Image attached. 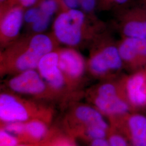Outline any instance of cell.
<instances>
[{
	"mask_svg": "<svg viewBox=\"0 0 146 146\" xmlns=\"http://www.w3.org/2000/svg\"><path fill=\"white\" fill-rule=\"evenodd\" d=\"M129 16L131 20L125 23L123 29L125 36L146 39V8H134Z\"/></svg>",
	"mask_w": 146,
	"mask_h": 146,
	"instance_id": "cell-10",
	"label": "cell"
},
{
	"mask_svg": "<svg viewBox=\"0 0 146 146\" xmlns=\"http://www.w3.org/2000/svg\"><path fill=\"white\" fill-rule=\"evenodd\" d=\"M58 5L56 0H44L39 8L42 14L52 17L57 11Z\"/></svg>",
	"mask_w": 146,
	"mask_h": 146,
	"instance_id": "cell-17",
	"label": "cell"
},
{
	"mask_svg": "<svg viewBox=\"0 0 146 146\" xmlns=\"http://www.w3.org/2000/svg\"><path fill=\"white\" fill-rule=\"evenodd\" d=\"M41 58L31 47L29 37L16 40L1 52V73L16 74L36 69Z\"/></svg>",
	"mask_w": 146,
	"mask_h": 146,
	"instance_id": "cell-1",
	"label": "cell"
},
{
	"mask_svg": "<svg viewBox=\"0 0 146 146\" xmlns=\"http://www.w3.org/2000/svg\"><path fill=\"white\" fill-rule=\"evenodd\" d=\"M63 1L69 9H77L80 4V0H63Z\"/></svg>",
	"mask_w": 146,
	"mask_h": 146,
	"instance_id": "cell-24",
	"label": "cell"
},
{
	"mask_svg": "<svg viewBox=\"0 0 146 146\" xmlns=\"http://www.w3.org/2000/svg\"><path fill=\"white\" fill-rule=\"evenodd\" d=\"M94 104L101 112L110 115L123 114L129 110L128 105L119 96L115 85L110 83L98 88Z\"/></svg>",
	"mask_w": 146,
	"mask_h": 146,
	"instance_id": "cell-4",
	"label": "cell"
},
{
	"mask_svg": "<svg viewBox=\"0 0 146 146\" xmlns=\"http://www.w3.org/2000/svg\"><path fill=\"white\" fill-rule=\"evenodd\" d=\"M53 36L56 41L68 47H76L83 41L86 32L84 13L77 9L60 13L52 25Z\"/></svg>",
	"mask_w": 146,
	"mask_h": 146,
	"instance_id": "cell-2",
	"label": "cell"
},
{
	"mask_svg": "<svg viewBox=\"0 0 146 146\" xmlns=\"http://www.w3.org/2000/svg\"><path fill=\"white\" fill-rule=\"evenodd\" d=\"M107 1H108L110 3H114L119 5H125L129 1V0H107Z\"/></svg>",
	"mask_w": 146,
	"mask_h": 146,
	"instance_id": "cell-27",
	"label": "cell"
},
{
	"mask_svg": "<svg viewBox=\"0 0 146 146\" xmlns=\"http://www.w3.org/2000/svg\"><path fill=\"white\" fill-rule=\"evenodd\" d=\"M20 4L23 7H31L34 5L36 2L37 0H19Z\"/></svg>",
	"mask_w": 146,
	"mask_h": 146,
	"instance_id": "cell-26",
	"label": "cell"
},
{
	"mask_svg": "<svg viewBox=\"0 0 146 146\" xmlns=\"http://www.w3.org/2000/svg\"><path fill=\"white\" fill-rule=\"evenodd\" d=\"M99 50L110 72L118 70L122 67L123 61L121 57L118 47L110 45L102 48Z\"/></svg>",
	"mask_w": 146,
	"mask_h": 146,
	"instance_id": "cell-14",
	"label": "cell"
},
{
	"mask_svg": "<svg viewBox=\"0 0 146 146\" xmlns=\"http://www.w3.org/2000/svg\"><path fill=\"white\" fill-rule=\"evenodd\" d=\"M91 146H110L109 141H107L104 139L94 140L92 143Z\"/></svg>",
	"mask_w": 146,
	"mask_h": 146,
	"instance_id": "cell-25",
	"label": "cell"
},
{
	"mask_svg": "<svg viewBox=\"0 0 146 146\" xmlns=\"http://www.w3.org/2000/svg\"><path fill=\"white\" fill-rule=\"evenodd\" d=\"M41 11L39 8H32L24 14V21L31 26L39 19Z\"/></svg>",
	"mask_w": 146,
	"mask_h": 146,
	"instance_id": "cell-21",
	"label": "cell"
},
{
	"mask_svg": "<svg viewBox=\"0 0 146 146\" xmlns=\"http://www.w3.org/2000/svg\"><path fill=\"white\" fill-rule=\"evenodd\" d=\"M52 18L51 17L44 15L41 11V15L39 19L31 26L33 31L35 34H37L42 33L45 31L49 26Z\"/></svg>",
	"mask_w": 146,
	"mask_h": 146,
	"instance_id": "cell-16",
	"label": "cell"
},
{
	"mask_svg": "<svg viewBox=\"0 0 146 146\" xmlns=\"http://www.w3.org/2000/svg\"><path fill=\"white\" fill-rule=\"evenodd\" d=\"M36 69L52 90L61 89L67 82L59 67L58 48L43 56L39 61Z\"/></svg>",
	"mask_w": 146,
	"mask_h": 146,
	"instance_id": "cell-5",
	"label": "cell"
},
{
	"mask_svg": "<svg viewBox=\"0 0 146 146\" xmlns=\"http://www.w3.org/2000/svg\"><path fill=\"white\" fill-rule=\"evenodd\" d=\"M126 91L128 99L136 106L146 104V76L141 73L131 76L127 81Z\"/></svg>",
	"mask_w": 146,
	"mask_h": 146,
	"instance_id": "cell-11",
	"label": "cell"
},
{
	"mask_svg": "<svg viewBox=\"0 0 146 146\" xmlns=\"http://www.w3.org/2000/svg\"><path fill=\"white\" fill-rule=\"evenodd\" d=\"M24 13L21 7H16L7 11L1 17L0 41L5 48L15 42L19 36L24 21Z\"/></svg>",
	"mask_w": 146,
	"mask_h": 146,
	"instance_id": "cell-7",
	"label": "cell"
},
{
	"mask_svg": "<svg viewBox=\"0 0 146 146\" xmlns=\"http://www.w3.org/2000/svg\"><path fill=\"white\" fill-rule=\"evenodd\" d=\"M5 0H1V2H3V1H4Z\"/></svg>",
	"mask_w": 146,
	"mask_h": 146,
	"instance_id": "cell-30",
	"label": "cell"
},
{
	"mask_svg": "<svg viewBox=\"0 0 146 146\" xmlns=\"http://www.w3.org/2000/svg\"><path fill=\"white\" fill-rule=\"evenodd\" d=\"M17 140L12 134L1 129L0 131V146H16Z\"/></svg>",
	"mask_w": 146,
	"mask_h": 146,
	"instance_id": "cell-19",
	"label": "cell"
},
{
	"mask_svg": "<svg viewBox=\"0 0 146 146\" xmlns=\"http://www.w3.org/2000/svg\"><path fill=\"white\" fill-rule=\"evenodd\" d=\"M59 67L67 81L78 80L87 67L83 56L72 47L58 48Z\"/></svg>",
	"mask_w": 146,
	"mask_h": 146,
	"instance_id": "cell-6",
	"label": "cell"
},
{
	"mask_svg": "<svg viewBox=\"0 0 146 146\" xmlns=\"http://www.w3.org/2000/svg\"><path fill=\"white\" fill-rule=\"evenodd\" d=\"M110 146H127L125 139L119 135L111 136L109 141Z\"/></svg>",
	"mask_w": 146,
	"mask_h": 146,
	"instance_id": "cell-22",
	"label": "cell"
},
{
	"mask_svg": "<svg viewBox=\"0 0 146 146\" xmlns=\"http://www.w3.org/2000/svg\"><path fill=\"white\" fill-rule=\"evenodd\" d=\"M63 146H73L72 145H69V144H67V145H63Z\"/></svg>",
	"mask_w": 146,
	"mask_h": 146,
	"instance_id": "cell-28",
	"label": "cell"
},
{
	"mask_svg": "<svg viewBox=\"0 0 146 146\" xmlns=\"http://www.w3.org/2000/svg\"><path fill=\"white\" fill-rule=\"evenodd\" d=\"M133 143L134 146H146V117L132 115L128 120Z\"/></svg>",
	"mask_w": 146,
	"mask_h": 146,
	"instance_id": "cell-13",
	"label": "cell"
},
{
	"mask_svg": "<svg viewBox=\"0 0 146 146\" xmlns=\"http://www.w3.org/2000/svg\"><path fill=\"white\" fill-rule=\"evenodd\" d=\"M75 115L80 121L87 126H96L107 129L108 125L98 110L87 106H80L75 110Z\"/></svg>",
	"mask_w": 146,
	"mask_h": 146,
	"instance_id": "cell-12",
	"label": "cell"
},
{
	"mask_svg": "<svg viewBox=\"0 0 146 146\" xmlns=\"http://www.w3.org/2000/svg\"><path fill=\"white\" fill-rule=\"evenodd\" d=\"M47 127L41 121H31L26 124V133L34 140H40L47 133Z\"/></svg>",
	"mask_w": 146,
	"mask_h": 146,
	"instance_id": "cell-15",
	"label": "cell"
},
{
	"mask_svg": "<svg viewBox=\"0 0 146 146\" xmlns=\"http://www.w3.org/2000/svg\"><path fill=\"white\" fill-rule=\"evenodd\" d=\"M29 104L13 94L2 93L0 95L1 120L7 123L23 122L29 117Z\"/></svg>",
	"mask_w": 146,
	"mask_h": 146,
	"instance_id": "cell-8",
	"label": "cell"
},
{
	"mask_svg": "<svg viewBox=\"0 0 146 146\" xmlns=\"http://www.w3.org/2000/svg\"><path fill=\"white\" fill-rule=\"evenodd\" d=\"M5 129L11 134L21 135L26 133V124L23 122H14L8 123Z\"/></svg>",
	"mask_w": 146,
	"mask_h": 146,
	"instance_id": "cell-18",
	"label": "cell"
},
{
	"mask_svg": "<svg viewBox=\"0 0 146 146\" xmlns=\"http://www.w3.org/2000/svg\"><path fill=\"white\" fill-rule=\"evenodd\" d=\"M48 86L37 69L16 74L8 81V86L13 92L31 95L44 94L47 92Z\"/></svg>",
	"mask_w": 146,
	"mask_h": 146,
	"instance_id": "cell-3",
	"label": "cell"
},
{
	"mask_svg": "<svg viewBox=\"0 0 146 146\" xmlns=\"http://www.w3.org/2000/svg\"><path fill=\"white\" fill-rule=\"evenodd\" d=\"M123 62L133 63L140 58H146V39L126 37L118 47Z\"/></svg>",
	"mask_w": 146,
	"mask_h": 146,
	"instance_id": "cell-9",
	"label": "cell"
},
{
	"mask_svg": "<svg viewBox=\"0 0 146 146\" xmlns=\"http://www.w3.org/2000/svg\"><path fill=\"white\" fill-rule=\"evenodd\" d=\"M25 146V145H20V146Z\"/></svg>",
	"mask_w": 146,
	"mask_h": 146,
	"instance_id": "cell-29",
	"label": "cell"
},
{
	"mask_svg": "<svg viewBox=\"0 0 146 146\" xmlns=\"http://www.w3.org/2000/svg\"><path fill=\"white\" fill-rule=\"evenodd\" d=\"M96 5V0H80V5L86 12H90L94 10Z\"/></svg>",
	"mask_w": 146,
	"mask_h": 146,
	"instance_id": "cell-23",
	"label": "cell"
},
{
	"mask_svg": "<svg viewBox=\"0 0 146 146\" xmlns=\"http://www.w3.org/2000/svg\"><path fill=\"white\" fill-rule=\"evenodd\" d=\"M106 130L103 128L96 126H87L86 133L92 139H104L106 136Z\"/></svg>",
	"mask_w": 146,
	"mask_h": 146,
	"instance_id": "cell-20",
	"label": "cell"
}]
</instances>
